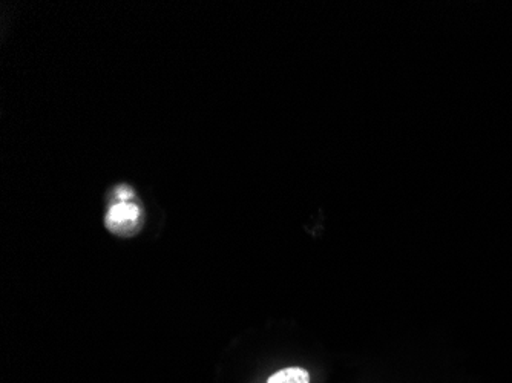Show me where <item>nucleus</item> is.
Instances as JSON below:
<instances>
[{
	"label": "nucleus",
	"instance_id": "nucleus-1",
	"mask_svg": "<svg viewBox=\"0 0 512 383\" xmlns=\"http://www.w3.org/2000/svg\"><path fill=\"white\" fill-rule=\"evenodd\" d=\"M138 217H140L138 206L129 201H120L109 209L106 215V227L112 232L123 233L129 227L135 226Z\"/></svg>",
	"mask_w": 512,
	"mask_h": 383
},
{
	"label": "nucleus",
	"instance_id": "nucleus-2",
	"mask_svg": "<svg viewBox=\"0 0 512 383\" xmlns=\"http://www.w3.org/2000/svg\"><path fill=\"white\" fill-rule=\"evenodd\" d=\"M267 383H310V374L304 368H284L273 373Z\"/></svg>",
	"mask_w": 512,
	"mask_h": 383
},
{
	"label": "nucleus",
	"instance_id": "nucleus-3",
	"mask_svg": "<svg viewBox=\"0 0 512 383\" xmlns=\"http://www.w3.org/2000/svg\"><path fill=\"white\" fill-rule=\"evenodd\" d=\"M131 197H132L131 190L125 189V187H123V189L119 190V200L120 201H129V200H131Z\"/></svg>",
	"mask_w": 512,
	"mask_h": 383
}]
</instances>
